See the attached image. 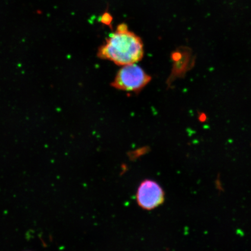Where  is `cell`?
<instances>
[{
    "label": "cell",
    "instance_id": "6da1fadb",
    "mask_svg": "<svg viewBox=\"0 0 251 251\" xmlns=\"http://www.w3.org/2000/svg\"><path fill=\"white\" fill-rule=\"evenodd\" d=\"M144 54L142 39L122 23L99 47L97 55L100 58L124 66L136 64L142 59Z\"/></svg>",
    "mask_w": 251,
    "mask_h": 251
},
{
    "label": "cell",
    "instance_id": "7a4b0ae2",
    "mask_svg": "<svg viewBox=\"0 0 251 251\" xmlns=\"http://www.w3.org/2000/svg\"><path fill=\"white\" fill-rule=\"evenodd\" d=\"M151 80L143 68L136 64L122 66L112 82V86L125 92H137L142 90Z\"/></svg>",
    "mask_w": 251,
    "mask_h": 251
},
{
    "label": "cell",
    "instance_id": "3957f363",
    "mask_svg": "<svg viewBox=\"0 0 251 251\" xmlns=\"http://www.w3.org/2000/svg\"><path fill=\"white\" fill-rule=\"evenodd\" d=\"M136 200L141 208L150 211L164 203V191L155 181L147 179L141 182L138 187Z\"/></svg>",
    "mask_w": 251,
    "mask_h": 251
},
{
    "label": "cell",
    "instance_id": "277c9868",
    "mask_svg": "<svg viewBox=\"0 0 251 251\" xmlns=\"http://www.w3.org/2000/svg\"><path fill=\"white\" fill-rule=\"evenodd\" d=\"M112 21V17L111 14L106 12L102 15L101 23L106 26H110Z\"/></svg>",
    "mask_w": 251,
    "mask_h": 251
},
{
    "label": "cell",
    "instance_id": "5b68a950",
    "mask_svg": "<svg viewBox=\"0 0 251 251\" xmlns=\"http://www.w3.org/2000/svg\"><path fill=\"white\" fill-rule=\"evenodd\" d=\"M198 119H199V121L201 123H205V122H206L207 119H208V117H207L205 113L201 112L199 113Z\"/></svg>",
    "mask_w": 251,
    "mask_h": 251
},
{
    "label": "cell",
    "instance_id": "8992f818",
    "mask_svg": "<svg viewBox=\"0 0 251 251\" xmlns=\"http://www.w3.org/2000/svg\"></svg>",
    "mask_w": 251,
    "mask_h": 251
}]
</instances>
